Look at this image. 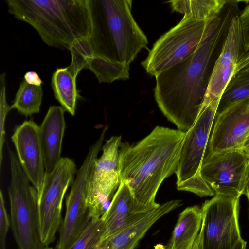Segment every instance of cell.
<instances>
[{"label": "cell", "mask_w": 249, "mask_h": 249, "mask_svg": "<svg viewBox=\"0 0 249 249\" xmlns=\"http://www.w3.org/2000/svg\"><path fill=\"white\" fill-rule=\"evenodd\" d=\"M240 12L237 0H227L221 11L207 20L196 51L155 77L156 103L162 114L178 130L188 131L198 117L231 22Z\"/></svg>", "instance_id": "obj_1"}, {"label": "cell", "mask_w": 249, "mask_h": 249, "mask_svg": "<svg viewBox=\"0 0 249 249\" xmlns=\"http://www.w3.org/2000/svg\"><path fill=\"white\" fill-rule=\"evenodd\" d=\"M185 132L157 126L141 140L121 142L119 150L120 182L128 185L139 203L158 207L155 201L164 180L175 173Z\"/></svg>", "instance_id": "obj_2"}, {"label": "cell", "mask_w": 249, "mask_h": 249, "mask_svg": "<svg viewBox=\"0 0 249 249\" xmlns=\"http://www.w3.org/2000/svg\"><path fill=\"white\" fill-rule=\"evenodd\" d=\"M8 11L31 25L50 46L69 49L89 37L92 29L89 0H6Z\"/></svg>", "instance_id": "obj_3"}, {"label": "cell", "mask_w": 249, "mask_h": 249, "mask_svg": "<svg viewBox=\"0 0 249 249\" xmlns=\"http://www.w3.org/2000/svg\"><path fill=\"white\" fill-rule=\"evenodd\" d=\"M89 0L92 24L89 39L94 55L129 65L148 43L132 15V1Z\"/></svg>", "instance_id": "obj_4"}, {"label": "cell", "mask_w": 249, "mask_h": 249, "mask_svg": "<svg viewBox=\"0 0 249 249\" xmlns=\"http://www.w3.org/2000/svg\"><path fill=\"white\" fill-rule=\"evenodd\" d=\"M8 155L11 227L17 249H44L39 231L37 191L31 185L17 155L10 148Z\"/></svg>", "instance_id": "obj_5"}, {"label": "cell", "mask_w": 249, "mask_h": 249, "mask_svg": "<svg viewBox=\"0 0 249 249\" xmlns=\"http://www.w3.org/2000/svg\"><path fill=\"white\" fill-rule=\"evenodd\" d=\"M220 99L202 108L192 127L185 133L175 172L178 190L190 192L200 197L214 196L201 178L200 169Z\"/></svg>", "instance_id": "obj_6"}, {"label": "cell", "mask_w": 249, "mask_h": 249, "mask_svg": "<svg viewBox=\"0 0 249 249\" xmlns=\"http://www.w3.org/2000/svg\"><path fill=\"white\" fill-rule=\"evenodd\" d=\"M207 20H198L184 16L175 26L161 36L142 62L146 71L156 77L185 59L197 49L206 25Z\"/></svg>", "instance_id": "obj_7"}, {"label": "cell", "mask_w": 249, "mask_h": 249, "mask_svg": "<svg viewBox=\"0 0 249 249\" xmlns=\"http://www.w3.org/2000/svg\"><path fill=\"white\" fill-rule=\"evenodd\" d=\"M121 142V136H113L106 140L101 156L94 160L90 167L86 193L91 219L102 217L119 186V150Z\"/></svg>", "instance_id": "obj_8"}, {"label": "cell", "mask_w": 249, "mask_h": 249, "mask_svg": "<svg viewBox=\"0 0 249 249\" xmlns=\"http://www.w3.org/2000/svg\"><path fill=\"white\" fill-rule=\"evenodd\" d=\"M239 198L215 195L201 207V249H233L240 240Z\"/></svg>", "instance_id": "obj_9"}, {"label": "cell", "mask_w": 249, "mask_h": 249, "mask_svg": "<svg viewBox=\"0 0 249 249\" xmlns=\"http://www.w3.org/2000/svg\"><path fill=\"white\" fill-rule=\"evenodd\" d=\"M77 171L74 160L63 157L52 172L45 174L38 204L40 237L45 246L55 240L63 220V198L74 180Z\"/></svg>", "instance_id": "obj_10"}, {"label": "cell", "mask_w": 249, "mask_h": 249, "mask_svg": "<svg viewBox=\"0 0 249 249\" xmlns=\"http://www.w3.org/2000/svg\"><path fill=\"white\" fill-rule=\"evenodd\" d=\"M249 172V156L238 149L205 152L200 175L214 196L240 198L244 194Z\"/></svg>", "instance_id": "obj_11"}, {"label": "cell", "mask_w": 249, "mask_h": 249, "mask_svg": "<svg viewBox=\"0 0 249 249\" xmlns=\"http://www.w3.org/2000/svg\"><path fill=\"white\" fill-rule=\"evenodd\" d=\"M104 139L98 138L87 155L71 185L66 199V212L59 230L56 249H70L88 226L91 219L87 205L86 186L88 174L103 146Z\"/></svg>", "instance_id": "obj_12"}, {"label": "cell", "mask_w": 249, "mask_h": 249, "mask_svg": "<svg viewBox=\"0 0 249 249\" xmlns=\"http://www.w3.org/2000/svg\"><path fill=\"white\" fill-rule=\"evenodd\" d=\"M249 134V97L216 115L205 152L242 149Z\"/></svg>", "instance_id": "obj_13"}, {"label": "cell", "mask_w": 249, "mask_h": 249, "mask_svg": "<svg viewBox=\"0 0 249 249\" xmlns=\"http://www.w3.org/2000/svg\"><path fill=\"white\" fill-rule=\"evenodd\" d=\"M39 126L32 120L17 126L11 137L19 163L40 197L45 175Z\"/></svg>", "instance_id": "obj_14"}, {"label": "cell", "mask_w": 249, "mask_h": 249, "mask_svg": "<svg viewBox=\"0 0 249 249\" xmlns=\"http://www.w3.org/2000/svg\"><path fill=\"white\" fill-rule=\"evenodd\" d=\"M157 207L139 203L127 184L120 182L109 207L101 217L105 231L100 241L124 230Z\"/></svg>", "instance_id": "obj_15"}, {"label": "cell", "mask_w": 249, "mask_h": 249, "mask_svg": "<svg viewBox=\"0 0 249 249\" xmlns=\"http://www.w3.org/2000/svg\"><path fill=\"white\" fill-rule=\"evenodd\" d=\"M64 111L60 106L50 107L39 126L45 174L52 172L62 159V144L66 128Z\"/></svg>", "instance_id": "obj_16"}, {"label": "cell", "mask_w": 249, "mask_h": 249, "mask_svg": "<svg viewBox=\"0 0 249 249\" xmlns=\"http://www.w3.org/2000/svg\"><path fill=\"white\" fill-rule=\"evenodd\" d=\"M181 202L174 199L160 204L139 220L100 241L98 244L104 249H133L158 220L181 206Z\"/></svg>", "instance_id": "obj_17"}, {"label": "cell", "mask_w": 249, "mask_h": 249, "mask_svg": "<svg viewBox=\"0 0 249 249\" xmlns=\"http://www.w3.org/2000/svg\"><path fill=\"white\" fill-rule=\"evenodd\" d=\"M202 224L201 207H188L179 214L166 249H190L198 235Z\"/></svg>", "instance_id": "obj_18"}, {"label": "cell", "mask_w": 249, "mask_h": 249, "mask_svg": "<svg viewBox=\"0 0 249 249\" xmlns=\"http://www.w3.org/2000/svg\"><path fill=\"white\" fill-rule=\"evenodd\" d=\"M75 75L69 68H57L52 76L51 86L56 100L65 111L72 116L75 113L79 97Z\"/></svg>", "instance_id": "obj_19"}, {"label": "cell", "mask_w": 249, "mask_h": 249, "mask_svg": "<svg viewBox=\"0 0 249 249\" xmlns=\"http://www.w3.org/2000/svg\"><path fill=\"white\" fill-rule=\"evenodd\" d=\"M239 15L235 16L231 22L225 41L213 70L237 63L247 52Z\"/></svg>", "instance_id": "obj_20"}, {"label": "cell", "mask_w": 249, "mask_h": 249, "mask_svg": "<svg viewBox=\"0 0 249 249\" xmlns=\"http://www.w3.org/2000/svg\"><path fill=\"white\" fill-rule=\"evenodd\" d=\"M249 67V50L236 64L213 70L205 93L201 108L220 98L231 79L240 71Z\"/></svg>", "instance_id": "obj_21"}, {"label": "cell", "mask_w": 249, "mask_h": 249, "mask_svg": "<svg viewBox=\"0 0 249 249\" xmlns=\"http://www.w3.org/2000/svg\"><path fill=\"white\" fill-rule=\"evenodd\" d=\"M227 0H171L172 10L184 14L186 17L198 20H207L217 15Z\"/></svg>", "instance_id": "obj_22"}, {"label": "cell", "mask_w": 249, "mask_h": 249, "mask_svg": "<svg viewBox=\"0 0 249 249\" xmlns=\"http://www.w3.org/2000/svg\"><path fill=\"white\" fill-rule=\"evenodd\" d=\"M43 94L42 85H32L24 80L20 83L11 108L26 116L37 113L40 111Z\"/></svg>", "instance_id": "obj_23"}, {"label": "cell", "mask_w": 249, "mask_h": 249, "mask_svg": "<svg viewBox=\"0 0 249 249\" xmlns=\"http://www.w3.org/2000/svg\"><path fill=\"white\" fill-rule=\"evenodd\" d=\"M249 97V67L237 72L222 93L217 108V115L233 103Z\"/></svg>", "instance_id": "obj_24"}, {"label": "cell", "mask_w": 249, "mask_h": 249, "mask_svg": "<svg viewBox=\"0 0 249 249\" xmlns=\"http://www.w3.org/2000/svg\"><path fill=\"white\" fill-rule=\"evenodd\" d=\"M87 68L95 74L99 83H111L115 80H125L129 78V65L112 62L94 55L89 61Z\"/></svg>", "instance_id": "obj_25"}, {"label": "cell", "mask_w": 249, "mask_h": 249, "mask_svg": "<svg viewBox=\"0 0 249 249\" xmlns=\"http://www.w3.org/2000/svg\"><path fill=\"white\" fill-rule=\"evenodd\" d=\"M71 54V62L68 67L76 75L82 69L87 68L94 56L89 37L74 41L69 49Z\"/></svg>", "instance_id": "obj_26"}, {"label": "cell", "mask_w": 249, "mask_h": 249, "mask_svg": "<svg viewBox=\"0 0 249 249\" xmlns=\"http://www.w3.org/2000/svg\"><path fill=\"white\" fill-rule=\"evenodd\" d=\"M105 231L102 218L91 219L81 237L70 249H94L100 242Z\"/></svg>", "instance_id": "obj_27"}, {"label": "cell", "mask_w": 249, "mask_h": 249, "mask_svg": "<svg viewBox=\"0 0 249 249\" xmlns=\"http://www.w3.org/2000/svg\"><path fill=\"white\" fill-rule=\"evenodd\" d=\"M5 74L1 76V95H0V166L2 161V148L5 139L4 123L7 114L11 109V106L6 103L5 96Z\"/></svg>", "instance_id": "obj_28"}, {"label": "cell", "mask_w": 249, "mask_h": 249, "mask_svg": "<svg viewBox=\"0 0 249 249\" xmlns=\"http://www.w3.org/2000/svg\"><path fill=\"white\" fill-rule=\"evenodd\" d=\"M11 221L7 214L3 195L0 191V249H6V241Z\"/></svg>", "instance_id": "obj_29"}, {"label": "cell", "mask_w": 249, "mask_h": 249, "mask_svg": "<svg viewBox=\"0 0 249 249\" xmlns=\"http://www.w3.org/2000/svg\"><path fill=\"white\" fill-rule=\"evenodd\" d=\"M247 5L238 16L246 51L249 50V0L243 1Z\"/></svg>", "instance_id": "obj_30"}, {"label": "cell", "mask_w": 249, "mask_h": 249, "mask_svg": "<svg viewBox=\"0 0 249 249\" xmlns=\"http://www.w3.org/2000/svg\"><path fill=\"white\" fill-rule=\"evenodd\" d=\"M24 80L29 84L39 86L43 84L38 74L35 71L27 72L24 76Z\"/></svg>", "instance_id": "obj_31"}, {"label": "cell", "mask_w": 249, "mask_h": 249, "mask_svg": "<svg viewBox=\"0 0 249 249\" xmlns=\"http://www.w3.org/2000/svg\"><path fill=\"white\" fill-rule=\"evenodd\" d=\"M247 242L242 238L238 241L233 249H246Z\"/></svg>", "instance_id": "obj_32"}, {"label": "cell", "mask_w": 249, "mask_h": 249, "mask_svg": "<svg viewBox=\"0 0 249 249\" xmlns=\"http://www.w3.org/2000/svg\"><path fill=\"white\" fill-rule=\"evenodd\" d=\"M242 149L249 156V134L244 142Z\"/></svg>", "instance_id": "obj_33"}, {"label": "cell", "mask_w": 249, "mask_h": 249, "mask_svg": "<svg viewBox=\"0 0 249 249\" xmlns=\"http://www.w3.org/2000/svg\"><path fill=\"white\" fill-rule=\"evenodd\" d=\"M190 249H201L200 243V236L199 233L196 238L192 247Z\"/></svg>", "instance_id": "obj_34"}, {"label": "cell", "mask_w": 249, "mask_h": 249, "mask_svg": "<svg viewBox=\"0 0 249 249\" xmlns=\"http://www.w3.org/2000/svg\"><path fill=\"white\" fill-rule=\"evenodd\" d=\"M244 194L247 196V197L248 200L249 202V175L247 180L246 188H245V191Z\"/></svg>", "instance_id": "obj_35"}, {"label": "cell", "mask_w": 249, "mask_h": 249, "mask_svg": "<svg viewBox=\"0 0 249 249\" xmlns=\"http://www.w3.org/2000/svg\"><path fill=\"white\" fill-rule=\"evenodd\" d=\"M44 249H54L53 248L50 247L49 246H45Z\"/></svg>", "instance_id": "obj_36"}, {"label": "cell", "mask_w": 249, "mask_h": 249, "mask_svg": "<svg viewBox=\"0 0 249 249\" xmlns=\"http://www.w3.org/2000/svg\"><path fill=\"white\" fill-rule=\"evenodd\" d=\"M94 249H103L102 248H101V247H100L98 244L97 245V246L94 248Z\"/></svg>", "instance_id": "obj_37"}]
</instances>
